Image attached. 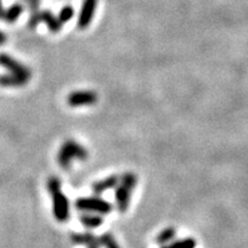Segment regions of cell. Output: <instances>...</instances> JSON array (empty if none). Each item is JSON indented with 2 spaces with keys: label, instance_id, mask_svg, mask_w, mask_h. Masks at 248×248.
<instances>
[{
  "label": "cell",
  "instance_id": "cell-8",
  "mask_svg": "<svg viewBox=\"0 0 248 248\" xmlns=\"http://www.w3.org/2000/svg\"><path fill=\"white\" fill-rule=\"evenodd\" d=\"M131 188L126 187L122 184L116 186L115 190V201L117 209L120 210L121 213H125L128 210L130 206V200H131Z\"/></svg>",
  "mask_w": 248,
  "mask_h": 248
},
{
  "label": "cell",
  "instance_id": "cell-4",
  "mask_svg": "<svg viewBox=\"0 0 248 248\" xmlns=\"http://www.w3.org/2000/svg\"><path fill=\"white\" fill-rule=\"evenodd\" d=\"M53 201V215L58 222H67L69 218V200L61 190L51 193Z\"/></svg>",
  "mask_w": 248,
  "mask_h": 248
},
{
  "label": "cell",
  "instance_id": "cell-11",
  "mask_svg": "<svg viewBox=\"0 0 248 248\" xmlns=\"http://www.w3.org/2000/svg\"><path fill=\"white\" fill-rule=\"evenodd\" d=\"M79 221L88 229L99 228V226L104 223V219H102L101 215H99V214H94V213L83 214V215L79 217Z\"/></svg>",
  "mask_w": 248,
  "mask_h": 248
},
{
  "label": "cell",
  "instance_id": "cell-14",
  "mask_svg": "<svg viewBox=\"0 0 248 248\" xmlns=\"http://www.w3.org/2000/svg\"><path fill=\"white\" fill-rule=\"evenodd\" d=\"M120 184H122L124 186H126V187L133 190V188L136 187V185H137V176L132 172L123 173V175L120 177Z\"/></svg>",
  "mask_w": 248,
  "mask_h": 248
},
{
  "label": "cell",
  "instance_id": "cell-7",
  "mask_svg": "<svg viewBox=\"0 0 248 248\" xmlns=\"http://www.w3.org/2000/svg\"><path fill=\"white\" fill-rule=\"evenodd\" d=\"M98 0H84L82 5V9H80L78 22L79 29H86L90 23H91L93 16H94L95 8H97Z\"/></svg>",
  "mask_w": 248,
  "mask_h": 248
},
{
  "label": "cell",
  "instance_id": "cell-24",
  "mask_svg": "<svg viewBox=\"0 0 248 248\" xmlns=\"http://www.w3.org/2000/svg\"><path fill=\"white\" fill-rule=\"evenodd\" d=\"M162 248H171V246H163Z\"/></svg>",
  "mask_w": 248,
  "mask_h": 248
},
{
  "label": "cell",
  "instance_id": "cell-12",
  "mask_svg": "<svg viewBox=\"0 0 248 248\" xmlns=\"http://www.w3.org/2000/svg\"><path fill=\"white\" fill-rule=\"evenodd\" d=\"M99 238L95 237L91 232H84V233H74L71 234V241L76 245H84V246H90V245L97 243Z\"/></svg>",
  "mask_w": 248,
  "mask_h": 248
},
{
  "label": "cell",
  "instance_id": "cell-16",
  "mask_svg": "<svg viewBox=\"0 0 248 248\" xmlns=\"http://www.w3.org/2000/svg\"><path fill=\"white\" fill-rule=\"evenodd\" d=\"M74 14H75V11H74V8L71 7V6H64V7H62L60 13H59L58 18L59 21L63 24L69 22L71 18H73Z\"/></svg>",
  "mask_w": 248,
  "mask_h": 248
},
{
  "label": "cell",
  "instance_id": "cell-6",
  "mask_svg": "<svg viewBox=\"0 0 248 248\" xmlns=\"http://www.w3.org/2000/svg\"><path fill=\"white\" fill-rule=\"evenodd\" d=\"M98 94L94 91H75L71 92L67 98V102L70 107L92 106L97 104Z\"/></svg>",
  "mask_w": 248,
  "mask_h": 248
},
{
  "label": "cell",
  "instance_id": "cell-15",
  "mask_svg": "<svg viewBox=\"0 0 248 248\" xmlns=\"http://www.w3.org/2000/svg\"><path fill=\"white\" fill-rule=\"evenodd\" d=\"M99 240H100L101 246L105 248H121L111 233H104L101 237H99Z\"/></svg>",
  "mask_w": 248,
  "mask_h": 248
},
{
  "label": "cell",
  "instance_id": "cell-1",
  "mask_svg": "<svg viewBox=\"0 0 248 248\" xmlns=\"http://www.w3.org/2000/svg\"><path fill=\"white\" fill-rule=\"evenodd\" d=\"M89 156V152L83 145L73 140V139H68L62 144L58 153V163L63 170L70 169L73 161H85Z\"/></svg>",
  "mask_w": 248,
  "mask_h": 248
},
{
  "label": "cell",
  "instance_id": "cell-19",
  "mask_svg": "<svg viewBox=\"0 0 248 248\" xmlns=\"http://www.w3.org/2000/svg\"><path fill=\"white\" fill-rule=\"evenodd\" d=\"M171 248H194L195 247V241L192 238H187V239H183L175 241V243L170 245Z\"/></svg>",
  "mask_w": 248,
  "mask_h": 248
},
{
  "label": "cell",
  "instance_id": "cell-22",
  "mask_svg": "<svg viewBox=\"0 0 248 248\" xmlns=\"http://www.w3.org/2000/svg\"><path fill=\"white\" fill-rule=\"evenodd\" d=\"M5 9L2 8V5H1V0H0V20H4L5 18Z\"/></svg>",
  "mask_w": 248,
  "mask_h": 248
},
{
  "label": "cell",
  "instance_id": "cell-23",
  "mask_svg": "<svg viewBox=\"0 0 248 248\" xmlns=\"http://www.w3.org/2000/svg\"><path fill=\"white\" fill-rule=\"evenodd\" d=\"M100 246H101L100 240H98L97 243H94V244H92V245H90V246H88V248H99Z\"/></svg>",
  "mask_w": 248,
  "mask_h": 248
},
{
  "label": "cell",
  "instance_id": "cell-13",
  "mask_svg": "<svg viewBox=\"0 0 248 248\" xmlns=\"http://www.w3.org/2000/svg\"><path fill=\"white\" fill-rule=\"evenodd\" d=\"M23 12V6L21 4H14L13 6H11L8 9H6L5 12V18L4 21H6L7 23H14L15 21L17 20L18 16L22 14Z\"/></svg>",
  "mask_w": 248,
  "mask_h": 248
},
{
  "label": "cell",
  "instance_id": "cell-18",
  "mask_svg": "<svg viewBox=\"0 0 248 248\" xmlns=\"http://www.w3.org/2000/svg\"><path fill=\"white\" fill-rule=\"evenodd\" d=\"M47 190L49 193H53V192L60 191L61 190V181L59 177H55V176H52V177L48 178L47 181Z\"/></svg>",
  "mask_w": 248,
  "mask_h": 248
},
{
  "label": "cell",
  "instance_id": "cell-5",
  "mask_svg": "<svg viewBox=\"0 0 248 248\" xmlns=\"http://www.w3.org/2000/svg\"><path fill=\"white\" fill-rule=\"evenodd\" d=\"M0 66L6 68L11 74L22 77V78L28 80V82L31 78V70L29 68L26 67L17 60H15L11 55L0 53Z\"/></svg>",
  "mask_w": 248,
  "mask_h": 248
},
{
  "label": "cell",
  "instance_id": "cell-2",
  "mask_svg": "<svg viewBox=\"0 0 248 248\" xmlns=\"http://www.w3.org/2000/svg\"><path fill=\"white\" fill-rule=\"evenodd\" d=\"M75 206L80 212L94 213L99 215H107L113 210V204L99 197L79 198L75 202Z\"/></svg>",
  "mask_w": 248,
  "mask_h": 248
},
{
  "label": "cell",
  "instance_id": "cell-9",
  "mask_svg": "<svg viewBox=\"0 0 248 248\" xmlns=\"http://www.w3.org/2000/svg\"><path fill=\"white\" fill-rule=\"evenodd\" d=\"M120 183V177L119 176H109V177L102 179V181L95 182L94 184L92 185V190L95 194L99 195L104 192H106L110 188L116 187Z\"/></svg>",
  "mask_w": 248,
  "mask_h": 248
},
{
  "label": "cell",
  "instance_id": "cell-20",
  "mask_svg": "<svg viewBox=\"0 0 248 248\" xmlns=\"http://www.w3.org/2000/svg\"><path fill=\"white\" fill-rule=\"evenodd\" d=\"M27 1H28V4H29L30 11L32 12V13H35V12L38 11L39 5H40V0H27Z\"/></svg>",
  "mask_w": 248,
  "mask_h": 248
},
{
  "label": "cell",
  "instance_id": "cell-3",
  "mask_svg": "<svg viewBox=\"0 0 248 248\" xmlns=\"http://www.w3.org/2000/svg\"><path fill=\"white\" fill-rule=\"evenodd\" d=\"M40 22H45L47 24L48 29L54 33L59 32L62 27V23L59 21V18L55 17L49 11H37L35 13L31 14L28 26H29L31 29H33V28H36Z\"/></svg>",
  "mask_w": 248,
  "mask_h": 248
},
{
  "label": "cell",
  "instance_id": "cell-17",
  "mask_svg": "<svg viewBox=\"0 0 248 248\" xmlns=\"http://www.w3.org/2000/svg\"><path fill=\"white\" fill-rule=\"evenodd\" d=\"M175 235H176V231L173 230V229H171V228L166 229V230H163L159 235H157L156 241L161 245H164V244L168 243V241L172 240Z\"/></svg>",
  "mask_w": 248,
  "mask_h": 248
},
{
  "label": "cell",
  "instance_id": "cell-21",
  "mask_svg": "<svg viewBox=\"0 0 248 248\" xmlns=\"http://www.w3.org/2000/svg\"><path fill=\"white\" fill-rule=\"evenodd\" d=\"M6 40H7V37H6V35L2 31H0V45L5 44Z\"/></svg>",
  "mask_w": 248,
  "mask_h": 248
},
{
  "label": "cell",
  "instance_id": "cell-10",
  "mask_svg": "<svg viewBox=\"0 0 248 248\" xmlns=\"http://www.w3.org/2000/svg\"><path fill=\"white\" fill-rule=\"evenodd\" d=\"M27 83L28 80L14 74L0 75V86H4V88H22Z\"/></svg>",
  "mask_w": 248,
  "mask_h": 248
}]
</instances>
